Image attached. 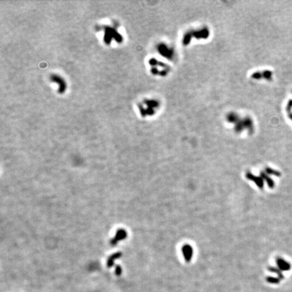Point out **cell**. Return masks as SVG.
I'll return each instance as SVG.
<instances>
[{"label": "cell", "mask_w": 292, "mask_h": 292, "mask_svg": "<svg viewBox=\"0 0 292 292\" xmlns=\"http://www.w3.org/2000/svg\"><path fill=\"white\" fill-rule=\"evenodd\" d=\"M182 252L186 262H189L191 261L193 256V248L189 245H185L182 247Z\"/></svg>", "instance_id": "obj_1"}, {"label": "cell", "mask_w": 292, "mask_h": 292, "mask_svg": "<svg viewBox=\"0 0 292 292\" xmlns=\"http://www.w3.org/2000/svg\"><path fill=\"white\" fill-rule=\"evenodd\" d=\"M51 80L53 82H56V83H58L60 86V93H63L64 91H66V83L64 82V80L62 79L60 77H58V75H52V77H51Z\"/></svg>", "instance_id": "obj_2"}, {"label": "cell", "mask_w": 292, "mask_h": 292, "mask_svg": "<svg viewBox=\"0 0 292 292\" xmlns=\"http://www.w3.org/2000/svg\"><path fill=\"white\" fill-rule=\"evenodd\" d=\"M246 176H247V179H250V180H252V181L255 182L258 186L260 187H262V185H263L262 181V180L260 179V178H258V177H255L254 175H253L251 173H247L246 174Z\"/></svg>", "instance_id": "obj_3"}]
</instances>
